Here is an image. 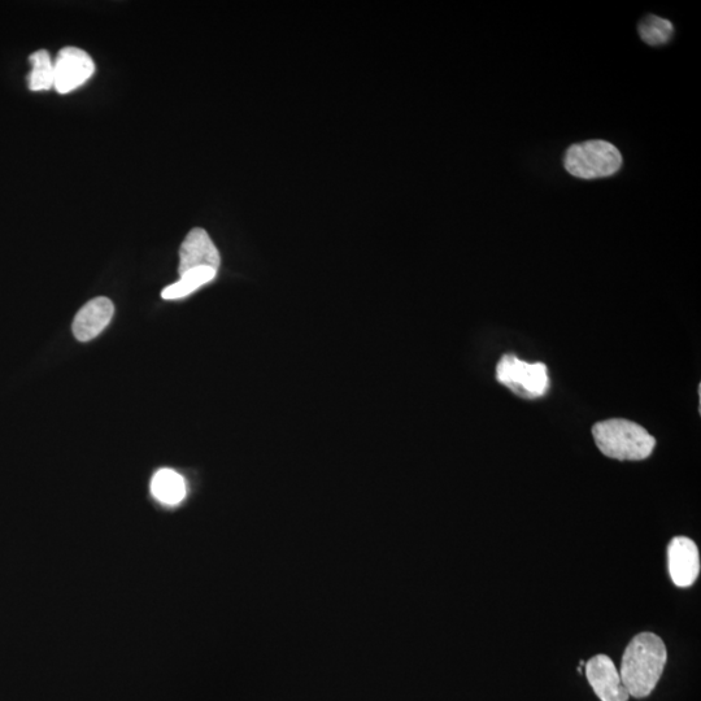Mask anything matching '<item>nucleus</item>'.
Instances as JSON below:
<instances>
[{
    "mask_svg": "<svg viewBox=\"0 0 701 701\" xmlns=\"http://www.w3.org/2000/svg\"><path fill=\"white\" fill-rule=\"evenodd\" d=\"M668 651L663 639L653 633H640L626 647L621 663V679L630 696L644 699L652 694L663 676Z\"/></svg>",
    "mask_w": 701,
    "mask_h": 701,
    "instance_id": "1",
    "label": "nucleus"
},
{
    "mask_svg": "<svg viewBox=\"0 0 701 701\" xmlns=\"http://www.w3.org/2000/svg\"><path fill=\"white\" fill-rule=\"evenodd\" d=\"M592 435L603 455L620 461L646 460L656 447V439L643 426L624 419L600 421Z\"/></svg>",
    "mask_w": 701,
    "mask_h": 701,
    "instance_id": "2",
    "label": "nucleus"
},
{
    "mask_svg": "<svg viewBox=\"0 0 701 701\" xmlns=\"http://www.w3.org/2000/svg\"><path fill=\"white\" fill-rule=\"evenodd\" d=\"M566 172L583 180L613 176L622 167L620 151L612 143L586 141L568 148L564 156Z\"/></svg>",
    "mask_w": 701,
    "mask_h": 701,
    "instance_id": "3",
    "label": "nucleus"
},
{
    "mask_svg": "<svg viewBox=\"0 0 701 701\" xmlns=\"http://www.w3.org/2000/svg\"><path fill=\"white\" fill-rule=\"evenodd\" d=\"M496 380L521 398H542L550 390V376L543 363H528L513 355H504L496 365Z\"/></svg>",
    "mask_w": 701,
    "mask_h": 701,
    "instance_id": "4",
    "label": "nucleus"
},
{
    "mask_svg": "<svg viewBox=\"0 0 701 701\" xmlns=\"http://www.w3.org/2000/svg\"><path fill=\"white\" fill-rule=\"evenodd\" d=\"M95 71L93 59L77 47H64L54 62V87L59 94H68L85 84Z\"/></svg>",
    "mask_w": 701,
    "mask_h": 701,
    "instance_id": "5",
    "label": "nucleus"
},
{
    "mask_svg": "<svg viewBox=\"0 0 701 701\" xmlns=\"http://www.w3.org/2000/svg\"><path fill=\"white\" fill-rule=\"evenodd\" d=\"M586 677L592 690L602 701H628V690L615 663L607 655L592 657L586 664Z\"/></svg>",
    "mask_w": 701,
    "mask_h": 701,
    "instance_id": "6",
    "label": "nucleus"
},
{
    "mask_svg": "<svg viewBox=\"0 0 701 701\" xmlns=\"http://www.w3.org/2000/svg\"><path fill=\"white\" fill-rule=\"evenodd\" d=\"M668 566L674 585L687 589L694 585L700 574L698 546L692 539L676 537L668 547Z\"/></svg>",
    "mask_w": 701,
    "mask_h": 701,
    "instance_id": "7",
    "label": "nucleus"
},
{
    "mask_svg": "<svg viewBox=\"0 0 701 701\" xmlns=\"http://www.w3.org/2000/svg\"><path fill=\"white\" fill-rule=\"evenodd\" d=\"M221 263L220 252L210 235L204 229L191 230L180 248V276L186 272L199 268L219 269Z\"/></svg>",
    "mask_w": 701,
    "mask_h": 701,
    "instance_id": "8",
    "label": "nucleus"
},
{
    "mask_svg": "<svg viewBox=\"0 0 701 701\" xmlns=\"http://www.w3.org/2000/svg\"><path fill=\"white\" fill-rule=\"evenodd\" d=\"M115 307L110 299L99 296L80 309L73 321V334L80 342H89L110 324Z\"/></svg>",
    "mask_w": 701,
    "mask_h": 701,
    "instance_id": "9",
    "label": "nucleus"
},
{
    "mask_svg": "<svg viewBox=\"0 0 701 701\" xmlns=\"http://www.w3.org/2000/svg\"><path fill=\"white\" fill-rule=\"evenodd\" d=\"M152 495L159 502L177 505L185 499L186 483L184 477L172 469H160L151 482Z\"/></svg>",
    "mask_w": 701,
    "mask_h": 701,
    "instance_id": "10",
    "label": "nucleus"
},
{
    "mask_svg": "<svg viewBox=\"0 0 701 701\" xmlns=\"http://www.w3.org/2000/svg\"><path fill=\"white\" fill-rule=\"evenodd\" d=\"M217 271L211 268L193 269V271L182 274L180 281L165 287L161 296L167 300L181 299L193 294L200 286L215 280Z\"/></svg>",
    "mask_w": 701,
    "mask_h": 701,
    "instance_id": "11",
    "label": "nucleus"
},
{
    "mask_svg": "<svg viewBox=\"0 0 701 701\" xmlns=\"http://www.w3.org/2000/svg\"><path fill=\"white\" fill-rule=\"evenodd\" d=\"M32 72L29 74V87L33 91L50 90L54 87V62L49 52L39 50L30 55Z\"/></svg>",
    "mask_w": 701,
    "mask_h": 701,
    "instance_id": "12",
    "label": "nucleus"
},
{
    "mask_svg": "<svg viewBox=\"0 0 701 701\" xmlns=\"http://www.w3.org/2000/svg\"><path fill=\"white\" fill-rule=\"evenodd\" d=\"M673 24L659 16L644 17L639 24V36L650 46H663L672 39Z\"/></svg>",
    "mask_w": 701,
    "mask_h": 701,
    "instance_id": "13",
    "label": "nucleus"
}]
</instances>
